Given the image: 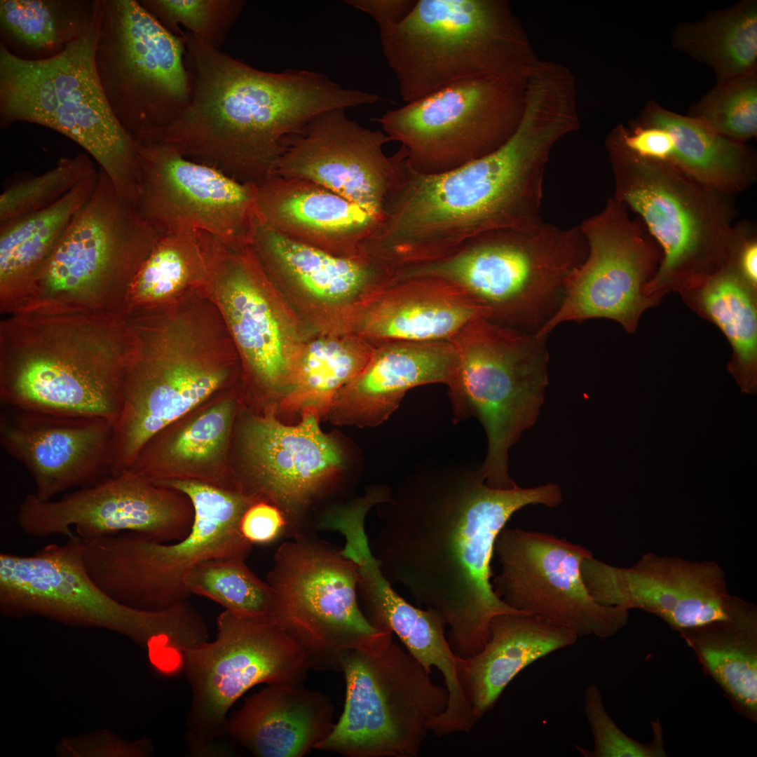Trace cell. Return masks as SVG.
Masks as SVG:
<instances>
[{"instance_id":"obj_22","label":"cell","mask_w":757,"mask_h":757,"mask_svg":"<svg viewBox=\"0 0 757 757\" xmlns=\"http://www.w3.org/2000/svg\"><path fill=\"white\" fill-rule=\"evenodd\" d=\"M140 172L137 207L161 233L198 230L224 240L252 243L257 184L184 156L172 146L134 139Z\"/></svg>"},{"instance_id":"obj_36","label":"cell","mask_w":757,"mask_h":757,"mask_svg":"<svg viewBox=\"0 0 757 757\" xmlns=\"http://www.w3.org/2000/svg\"><path fill=\"white\" fill-rule=\"evenodd\" d=\"M97 172L53 205L0 225V310L11 313L91 196Z\"/></svg>"},{"instance_id":"obj_32","label":"cell","mask_w":757,"mask_h":757,"mask_svg":"<svg viewBox=\"0 0 757 757\" xmlns=\"http://www.w3.org/2000/svg\"><path fill=\"white\" fill-rule=\"evenodd\" d=\"M333 712L322 693L268 684L227 719V734L255 756L302 757L330 735Z\"/></svg>"},{"instance_id":"obj_11","label":"cell","mask_w":757,"mask_h":757,"mask_svg":"<svg viewBox=\"0 0 757 757\" xmlns=\"http://www.w3.org/2000/svg\"><path fill=\"white\" fill-rule=\"evenodd\" d=\"M587 253L579 225L562 228L543 220L487 233L447 257L403 267L400 275L444 281L479 306L486 318L526 325L559 305L566 278Z\"/></svg>"},{"instance_id":"obj_26","label":"cell","mask_w":757,"mask_h":757,"mask_svg":"<svg viewBox=\"0 0 757 757\" xmlns=\"http://www.w3.org/2000/svg\"><path fill=\"white\" fill-rule=\"evenodd\" d=\"M320 418L305 410L294 425L282 423L273 413L248 418L241 432L247 477L236 489L274 503L285 515L308 503L343 463Z\"/></svg>"},{"instance_id":"obj_27","label":"cell","mask_w":757,"mask_h":757,"mask_svg":"<svg viewBox=\"0 0 757 757\" xmlns=\"http://www.w3.org/2000/svg\"><path fill=\"white\" fill-rule=\"evenodd\" d=\"M251 243L275 286L294 289L325 313H348L350 329L362 307L394 279L395 268L365 253L331 254L271 229L259 217Z\"/></svg>"},{"instance_id":"obj_10","label":"cell","mask_w":757,"mask_h":757,"mask_svg":"<svg viewBox=\"0 0 757 757\" xmlns=\"http://www.w3.org/2000/svg\"><path fill=\"white\" fill-rule=\"evenodd\" d=\"M614 198L637 214L662 255L646 286L659 301L667 292L716 272L726 262L737 210L733 196L709 187L671 164L606 146Z\"/></svg>"},{"instance_id":"obj_17","label":"cell","mask_w":757,"mask_h":757,"mask_svg":"<svg viewBox=\"0 0 757 757\" xmlns=\"http://www.w3.org/2000/svg\"><path fill=\"white\" fill-rule=\"evenodd\" d=\"M217 625L214 641L184 653L193 694L189 739L198 751L217 747L227 734L228 711L247 690L264 683L301 686L311 669L303 648L272 617L225 610Z\"/></svg>"},{"instance_id":"obj_28","label":"cell","mask_w":757,"mask_h":757,"mask_svg":"<svg viewBox=\"0 0 757 757\" xmlns=\"http://www.w3.org/2000/svg\"><path fill=\"white\" fill-rule=\"evenodd\" d=\"M358 585L366 618L376 629L397 635L406 650L430 674L438 669L449 693L446 709L433 724L439 735L470 732L477 721L461 692L457 656L444 635L446 624L432 609L416 608L400 596L369 552L357 560Z\"/></svg>"},{"instance_id":"obj_8","label":"cell","mask_w":757,"mask_h":757,"mask_svg":"<svg viewBox=\"0 0 757 757\" xmlns=\"http://www.w3.org/2000/svg\"><path fill=\"white\" fill-rule=\"evenodd\" d=\"M157 485L178 491L191 502L194 518L182 539L163 543L134 532L86 540V570L108 596L146 611L168 608L191 595L189 572L212 559H245L252 544L243 537L241 518L259 498L242 491L195 479H168Z\"/></svg>"},{"instance_id":"obj_16","label":"cell","mask_w":757,"mask_h":757,"mask_svg":"<svg viewBox=\"0 0 757 757\" xmlns=\"http://www.w3.org/2000/svg\"><path fill=\"white\" fill-rule=\"evenodd\" d=\"M85 548L86 540L76 534L63 545H47L32 555L1 553V613L107 629L130 637L149 653L177 639L182 626L178 608L140 610L111 598L88 574Z\"/></svg>"},{"instance_id":"obj_38","label":"cell","mask_w":757,"mask_h":757,"mask_svg":"<svg viewBox=\"0 0 757 757\" xmlns=\"http://www.w3.org/2000/svg\"><path fill=\"white\" fill-rule=\"evenodd\" d=\"M686 301L723 332L732 348L728 369L741 390L756 392V289L727 259L714 273L681 290Z\"/></svg>"},{"instance_id":"obj_33","label":"cell","mask_w":757,"mask_h":757,"mask_svg":"<svg viewBox=\"0 0 757 757\" xmlns=\"http://www.w3.org/2000/svg\"><path fill=\"white\" fill-rule=\"evenodd\" d=\"M489 630V639L477 654L456 659L461 692L477 721L493 707L520 671L574 645L579 638L559 625L529 613L496 615Z\"/></svg>"},{"instance_id":"obj_50","label":"cell","mask_w":757,"mask_h":757,"mask_svg":"<svg viewBox=\"0 0 757 757\" xmlns=\"http://www.w3.org/2000/svg\"><path fill=\"white\" fill-rule=\"evenodd\" d=\"M728 260L751 287H757V237L749 221L735 222Z\"/></svg>"},{"instance_id":"obj_46","label":"cell","mask_w":757,"mask_h":757,"mask_svg":"<svg viewBox=\"0 0 757 757\" xmlns=\"http://www.w3.org/2000/svg\"><path fill=\"white\" fill-rule=\"evenodd\" d=\"M96 172L90 156L79 154L60 159L43 174L11 184L0 196V225L53 205Z\"/></svg>"},{"instance_id":"obj_6","label":"cell","mask_w":757,"mask_h":757,"mask_svg":"<svg viewBox=\"0 0 757 757\" xmlns=\"http://www.w3.org/2000/svg\"><path fill=\"white\" fill-rule=\"evenodd\" d=\"M98 14L81 36L46 57L22 58L1 42V126L27 122L62 133L93 157L120 196L136 203L137 144L113 114L95 67Z\"/></svg>"},{"instance_id":"obj_29","label":"cell","mask_w":757,"mask_h":757,"mask_svg":"<svg viewBox=\"0 0 757 757\" xmlns=\"http://www.w3.org/2000/svg\"><path fill=\"white\" fill-rule=\"evenodd\" d=\"M457 362L450 341L375 344L365 367L337 393L325 416L338 425L376 426L397 409L409 389L448 386Z\"/></svg>"},{"instance_id":"obj_35","label":"cell","mask_w":757,"mask_h":757,"mask_svg":"<svg viewBox=\"0 0 757 757\" xmlns=\"http://www.w3.org/2000/svg\"><path fill=\"white\" fill-rule=\"evenodd\" d=\"M635 121L664 128L670 138L667 163L700 182L732 196L754 183L757 165L753 150L719 135L699 118L650 101Z\"/></svg>"},{"instance_id":"obj_47","label":"cell","mask_w":757,"mask_h":757,"mask_svg":"<svg viewBox=\"0 0 757 757\" xmlns=\"http://www.w3.org/2000/svg\"><path fill=\"white\" fill-rule=\"evenodd\" d=\"M165 29L182 36L186 32L219 49L247 4L244 0H140Z\"/></svg>"},{"instance_id":"obj_24","label":"cell","mask_w":757,"mask_h":757,"mask_svg":"<svg viewBox=\"0 0 757 757\" xmlns=\"http://www.w3.org/2000/svg\"><path fill=\"white\" fill-rule=\"evenodd\" d=\"M391 142L381 130L348 118L345 109L322 112L287 141L273 175L320 184L382 217L404 148L384 152Z\"/></svg>"},{"instance_id":"obj_48","label":"cell","mask_w":757,"mask_h":757,"mask_svg":"<svg viewBox=\"0 0 757 757\" xmlns=\"http://www.w3.org/2000/svg\"><path fill=\"white\" fill-rule=\"evenodd\" d=\"M584 710L590 727L594 746L592 750L575 745L583 757H666L664 741L659 718L651 721L652 739L641 742L628 736L608 715L599 687L588 686L584 693Z\"/></svg>"},{"instance_id":"obj_9","label":"cell","mask_w":757,"mask_h":757,"mask_svg":"<svg viewBox=\"0 0 757 757\" xmlns=\"http://www.w3.org/2000/svg\"><path fill=\"white\" fill-rule=\"evenodd\" d=\"M161 235L100 168L89 199L10 315L125 316L129 285Z\"/></svg>"},{"instance_id":"obj_25","label":"cell","mask_w":757,"mask_h":757,"mask_svg":"<svg viewBox=\"0 0 757 757\" xmlns=\"http://www.w3.org/2000/svg\"><path fill=\"white\" fill-rule=\"evenodd\" d=\"M4 407L1 444L27 470L39 499L50 500L111 476L114 425L107 418Z\"/></svg>"},{"instance_id":"obj_21","label":"cell","mask_w":757,"mask_h":757,"mask_svg":"<svg viewBox=\"0 0 757 757\" xmlns=\"http://www.w3.org/2000/svg\"><path fill=\"white\" fill-rule=\"evenodd\" d=\"M276 289L252 243L213 236L204 291L251 377L281 399L302 343Z\"/></svg>"},{"instance_id":"obj_19","label":"cell","mask_w":757,"mask_h":757,"mask_svg":"<svg viewBox=\"0 0 757 757\" xmlns=\"http://www.w3.org/2000/svg\"><path fill=\"white\" fill-rule=\"evenodd\" d=\"M629 211L612 197L579 224L586 257L566 278L561 302L537 336L545 337L561 322L595 318L614 320L633 332L643 311L658 302L646 294L660 260L657 244Z\"/></svg>"},{"instance_id":"obj_39","label":"cell","mask_w":757,"mask_h":757,"mask_svg":"<svg viewBox=\"0 0 757 757\" xmlns=\"http://www.w3.org/2000/svg\"><path fill=\"white\" fill-rule=\"evenodd\" d=\"M733 708L757 722V611L678 632Z\"/></svg>"},{"instance_id":"obj_37","label":"cell","mask_w":757,"mask_h":757,"mask_svg":"<svg viewBox=\"0 0 757 757\" xmlns=\"http://www.w3.org/2000/svg\"><path fill=\"white\" fill-rule=\"evenodd\" d=\"M585 584L599 603L629 611L640 609L666 622L691 587L686 560L653 553L632 567L622 568L592 556L581 565Z\"/></svg>"},{"instance_id":"obj_20","label":"cell","mask_w":757,"mask_h":757,"mask_svg":"<svg viewBox=\"0 0 757 757\" xmlns=\"http://www.w3.org/2000/svg\"><path fill=\"white\" fill-rule=\"evenodd\" d=\"M494 553L501 571L492 582L507 606L574 632L578 637L615 635L628 623L629 611L596 602L581 572L590 550L552 533L504 527Z\"/></svg>"},{"instance_id":"obj_15","label":"cell","mask_w":757,"mask_h":757,"mask_svg":"<svg viewBox=\"0 0 757 757\" xmlns=\"http://www.w3.org/2000/svg\"><path fill=\"white\" fill-rule=\"evenodd\" d=\"M528 75L463 80L374 121L405 149L414 169L447 172L493 153L512 136L524 111Z\"/></svg>"},{"instance_id":"obj_1","label":"cell","mask_w":757,"mask_h":757,"mask_svg":"<svg viewBox=\"0 0 757 757\" xmlns=\"http://www.w3.org/2000/svg\"><path fill=\"white\" fill-rule=\"evenodd\" d=\"M562 501L554 483L496 489L479 472L418 482L409 486L387 518L372 552L390 582L443 618L453 652L468 658L487 643L494 617L526 613L494 592L491 562L499 533L521 508Z\"/></svg>"},{"instance_id":"obj_41","label":"cell","mask_w":757,"mask_h":757,"mask_svg":"<svg viewBox=\"0 0 757 757\" xmlns=\"http://www.w3.org/2000/svg\"><path fill=\"white\" fill-rule=\"evenodd\" d=\"M212 238L198 230L161 235L129 285L125 315L166 306L190 292L203 290Z\"/></svg>"},{"instance_id":"obj_49","label":"cell","mask_w":757,"mask_h":757,"mask_svg":"<svg viewBox=\"0 0 757 757\" xmlns=\"http://www.w3.org/2000/svg\"><path fill=\"white\" fill-rule=\"evenodd\" d=\"M284 512L274 503L259 498L243 514L240 530L250 544H266L274 541L288 528Z\"/></svg>"},{"instance_id":"obj_43","label":"cell","mask_w":757,"mask_h":757,"mask_svg":"<svg viewBox=\"0 0 757 757\" xmlns=\"http://www.w3.org/2000/svg\"><path fill=\"white\" fill-rule=\"evenodd\" d=\"M99 6L100 0H1L2 42L38 59L53 55L89 28Z\"/></svg>"},{"instance_id":"obj_45","label":"cell","mask_w":757,"mask_h":757,"mask_svg":"<svg viewBox=\"0 0 757 757\" xmlns=\"http://www.w3.org/2000/svg\"><path fill=\"white\" fill-rule=\"evenodd\" d=\"M719 135L745 143L757 135V71L717 82L690 109Z\"/></svg>"},{"instance_id":"obj_23","label":"cell","mask_w":757,"mask_h":757,"mask_svg":"<svg viewBox=\"0 0 757 757\" xmlns=\"http://www.w3.org/2000/svg\"><path fill=\"white\" fill-rule=\"evenodd\" d=\"M194 510L184 493L125 471L58 500L27 495L17 515L27 535L76 534L84 540L134 532L168 543L189 532Z\"/></svg>"},{"instance_id":"obj_30","label":"cell","mask_w":757,"mask_h":757,"mask_svg":"<svg viewBox=\"0 0 757 757\" xmlns=\"http://www.w3.org/2000/svg\"><path fill=\"white\" fill-rule=\"evenodd\" d=\"M259 219L271 229L331 254L363 253L381 218L315 182L273 175L256 186Z\"/></svg>"},{"instance_id":"obj_51","label":"cell","mask_w":757,"mask_h":757,"mask_svg":"<svg viewBox=\"0 0 757 757\" xmlns=\"http://www.w3.org/2000/svg\"><path fill=\"white\" fill-rule=\"evenodd\" d=\"M346 2L371 15L381 31L402 22L412 11L417 0H348Z\"/></svg>"},{"instance_id":"obj_3","label":"cell","mask_w":757,"mask_h":757,"mask_svg":"<svg viewBox=\"0 0 757 757\" xmlns=\"http://www.w3.org/2000/svg\"><path fill=\"white\" fill-rule=\"evenodd\" d=\"M191 82L186 107L146 138L245 183L273 175L287 141L315 116L374 104L373 93L348 89L321 72L264 71L184 31Z\"/></svg>"},{"instance_id":"obj_13","label":"cell","mask_w":757,"mask_h":757,"mask_svg":"<svg viewBox=\"0 0 757 757\" xmlns=\"http://www.w3.org/2000/svg\"><path fill=\"white\" fill-rule=\"evenodd\" d=\"M386 633L374 644L339 656L344 709L315 749L348 757H416L446 709V687Z\"/></svg>"},{"instance_id":"obj_5","label":"cell","mask_w":757,"mask_h":757,"mask_svg":"<svg viewBox=\"0 0 757 757\" xmlns=\"http://www.w3.org/2000/svg\"><path fill=\"white\" fill-rule=\"evenodd\" d=\"M138 342L122 315H8L0 322L1 402L100 416L115 426Z\"/></svg>"},{"instance_id":"obj_12","label":"cell","mask_w":757,"mask_h":757,"mask_svg":"<svg viewBox=\"0 0 757 757\" xmlns=\"http://www.w3.org/2000/svg\"><path fill=\"white\" fill-rule=\"evenodd\" d=\"M545 337L479 317L450 341L457 366L448 385L455 421L470 416L488 440L479 473L496 489L517 484L508 473V451L537 421L548 383Z\"/></svg>"},{"instance_id":"obj_14","label":"cell","mask_w":757,"mask_h":757,"mask_svg":"<svg viewBox=\"0 0 757 757\" xmlns=\"http://www.w3.org/2000/svg\"><path fill=\"white\" fill-rule=\"evenodd\" d=\"M184 33V32H183ZM182 36L135 0H100L95 67L109 107L133 139L158 132L186 107Z\"/></svg>"},{"instance_id":"obj_4","label":"cell","mask_w":757,"mask_h":757,"mask_svg":"<svg viewBox=\"0 0 757 757\" xmlns=\"http://www.w3.org/2000/svg\"><path fill=\"white\" fill-rule=\"evenodd\" d=\"M126 318L139 344L124 371L112 476L128 469L154 436L224 386L240 359L219 309L203 292Z\"/></svg>"},{"instance_id":"obj_7","label":"cell","mask_w":757,"mask_h":757,"mask_svg":"<svg viewBox=\"0 0 757 757\" xmlns=\"http://www.w3.org/2000/svg\"><path fill=\"white\" fill-rule=\"evenodd\" d=\"M379 32L406 103L468 79L527 76L540 60L505 0H417Z\"/></svg>"},{"instance_id":"obj_44","label":"cell","mask_w":757,"mask_h":757,"mask_svg":"<svg viewBox=\"0 0 757 757\" xmlns=\"http://www.w3.org/2000/svg\"><path fill=\"white\" fill-rule=\"evenodd\" d=\"M244 561L238 559L205 561L189 572L185 578V585L191 594L209 598L236 615L271 617L272 589Z\"/></svg>"},{"instance_id":"obj_40","label":"cell","mask_w":757,"mask_h":757,"mask_svg":"<svg viewBox=\"0 0 757 757\" xmlns=\"http://www.w3.org/2000/svg\"><path fill=\"white\" fill-rule=\"evenodd\" d=\"M374 347L352 332L302 343L281 397L282 408L325 416L337 393L365 367Z\"/></svg>"},{"instance_id":"obj_34","label":"cell","mask_w":757,"mask_h":757,"mask_svg":"<svg viewBox=\"0 0 757 757\" xmlns=\"http://www.w3.org/2000/svg\"><path fill=\"white\" fill-rule=\"evenodd\" d=\"M235 412L223 400L185 421L171 434L163 429L143 446L125 471L155 484L195 479L234 489L219 465L228 448Z\"/></svg>"},{"instance_id":"obj_31","label":"cell","mask_w":757,"mask_h":757,"mask_svg":"<svg viewBox=\"0 0 757 757\" xmlns=\"http://www.w3.org/2000/svg\"><path fill=\"white\" fill-rule=\"evenodd\" d=\"M484 311L450 284L432 278L394 280L360 310L351 331L374 344L450 341Z\"/></svg>"},{"instance_id":"obj_42","label":"cell","mask_w":757,"mask_h":757,"mask_svg":"<svg viewBox=\"0 0 757 757\" xmlns=\"http://www.w3.org/2000/svg\"><path fill=\"white\" fill-rule=\"evenodd\" d=\"M673 46L707 64L717 82L757 71V1L744 0L697 22L678 25Z\"/></svg>"},{"instance_id":"obj_2","label":"cell","mask_w":757,"mask_h":757,"mask_svg":"<svg viewBox=\"0 0 757 757\" xmlns=\"http://www.w3.org/2000/svg\"><path fill=\"white\" fill-rule=\"evenodd\" d=\"M564 136L554 115L528 105L505 144L461 167L423 173L405 155L364 250L397 268L440 259L493 231L540 223L545 168Z\"/></svg>"},{"instance_id":"obj_18","label":"cell","mask_w":757,"mask_h":757,"mask_svg":"<svg viewBox=\"0 0 757 757\" xmlns=\"http://www.w3.org/2000/svg\"><path fill=\"white\" fill-rule=\"evenodd\" d=\"M357 565L341 552L296 540L282 544L267 576L272 618L305 651L311 668L339 670L341 654L368 647L386 631L359 608Z\"/></svg>"}]
</instances>
